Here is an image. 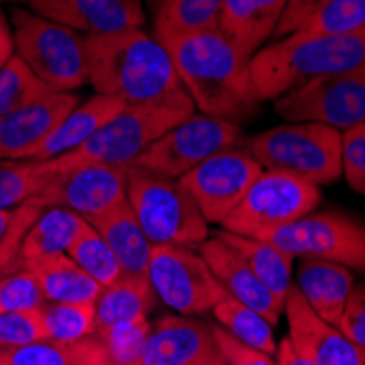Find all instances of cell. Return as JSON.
I'll use <instances>...</instances> for the list:
<instances>
[{
  "instance_id": "6da1fadb",
  "label": "cell",
  "mask_w": 365,
  "mask_h": 365,
  "mask_svg": "<svg viewBox=\"0 0 365 365\" xmlns=\"http://www.w3.org/2000/svg\"><path fill=\"white\" fill-rule=\"evenodd\" d=\"M153 38L169 51L186 92L202 114L237 125L256 114L260 96L252 81V57L225 33L212 29Z\"/></svg>"
},
{
  "instance_id": "7a4b0ae2",
  "label": "cell",
  "mask_w": 365,
  "mask_h": 365,
  "mask_svg": "<svg viewBox=\"0 0 365 365\" xmlns=\"http://www.w3.org/2000/svg\"><path fill=\"white\" fill-rule=\"evenodd\" d=\"M88 83L96 94L143 106L186 94L169 51L143 29L86 36Z\"/></svg>"
},
{
  "instance_id": "3957f363",
  "label": "cell",
  "mask_w": 365,
  "mask_h": 365,
  "mask_svg": "<svg viewBox=\"0 0 365 365\" xmlns=\"http://www.w3.org/2000/svg\"><path fill=\"white\" fill-rule=\"evenodd\" d=\"M361 63H365V29L337 36L291 33L252 57V81L260 101H276L311 79Z\"/></svg>"
},
{
  "instance_id": "277c9868",
  "label": "cell",
  "mask_w": 365,
  "mask_h": 365,
  "mask_svg": "<svg viewBox=\"0 0 365 365\" xmlns=\"http://www.w3.org/2000/svg\"><path fill=\"white\" fill-rule=\"evenodd\" d=\"M195 114L190 94H178L171 98L143 106H125L98 131L71 153L51 160L55 167L73 164H108V167H131L140 153H145L160 136L171 127Z\"/></svg>"
},
{
  "instance_id": "5b68a950",
  "label": "cell",
  "mask_w": 365,
  "mask_h": 365,
  "mask_svg": "<svg viewBox=\"0 0 365 365\" xmlns=\"http://www.w3.org/2000/svg\"><path fill=\"white\" fill-rule=\"evenodd\" d=\"M344 131L322 123H287L256 134L245 151L264 171H280L317 186L341 178Z\"/></svg>"
},
{
  "instance_id": "8992f818",
  "label": "cell",
  "mask_w": 365,
  "mask_h": 365,
  "mask_svg": "<svg viewBox=\"0 0 365 365\" xmlns=\"http://www.w3.org/2000/svg\"><path fill=\"white\" fill-rule=\"evenodd\" d=\"M127 202L153 245L192 250L210 235L208 221L180 180L127 167Z\"/></svg>"
},
{
  "instance_id": "52a82bcc",
  "label": "cell",
  "mask_w": 365,
  "mask_h": 365,
  "mask_svg": "<svg viewBox=\"0 0 365 365\" xmlns=\"http://www.w3.org/2000/svg\"><path fill=\"white\" fill-rule=\"evenodd\" d=\"M16 55L51 90L73 92L88 81L86 38L24 9L14 11Z\"/></svg>"
},
{
  "instance_id": "ba28073f",
  "label": "cell",
  "mask_w": 365,
  "mask_h": 365,
  "mask_svg": "<svg viewBox=\"0 0 365 365\" xmlns=\"http://www.w3.org/2000/svg\"><path fill=\"white\" fill-rule=\"evenodd\" d=\"M319 202L322 190L317 184L280 171H262L221 225L232 235L262 239L315 212Z\"/></svg>"
},
{
  "instance_id": "9c48e42d",
  "label": "cell",
  "mask_w": 365,
  "mask_h": 365,
  "mask_svg": "<svg viewBox=\"0 0 365 365\" xmlns=\"http://www.w3.org/2000/svg\"><path fill=\"white\" fill-rule=\"evenodd\" d=\"M276 114L289 123H322L339 131L365 123V63L324 75L278 96Z\"/></svg>"
},
{
  "instance_id": "30bf717a",
  "label": "cell",
  "mask_w": 365,
  "mask_h": 365,
  "mask_svg": "<svg viewBox=\"0 0 365 365\" xmlns=\"http://www.w3.org/2000/svg\"><path fill=\"white\" fill-rule=\"evenodd\" d=\"M262 239L289 252L293 258L328 260L365 274V223L350 215L337 210L311 212Z\"/></svg>"
},
{
  "instance_id": "8fae6325",
  "label": "cell",
  "mask_w": 365,
  "mask_h": 365,
  "mask_svg": "<svg viewBox=\"0 0 365 365\" xmlns=\"http://www.w3.org/2000/svg\"><path fill=\"white\" fill-rule=\"evenodd\" d=\"M241 143V125L208 114H192L160 136L131 167L180 180L210 155Z\"/></svg>"
},
{
  "instance_id": "7c38bea8",
  "label": "cell",
  "mask_w": 365,
  "mask_h": 365,
  "mask_svg": "<svg viewBox=\"0 0 365 365\" xmlns=\"http://www.w3.org/2000/svg\"><path fill=\"white\" fill-rule=\"evenodd\" d=\"M149 280L160 300L186 317L212 311L227 295L204 256L180 245H153Z\"/></svg>"
},
{
  "instance_id": "4fadbf2b",
  "label": "cell",
  "mask_w": 365,
  "mask_h": 365,
  "mask_svg": "<svg viewBox=\"0 0 365 365\" xmlns=\"http://www.w3.org/2000/svg\"><path fill=\"white\" fill-rule=\"evenodd\" d=\"M51 167L55 175L38 197L48 208H68L90 223L127 204V169L108 164L55 167L53 162Z\"/></svg>"
},
{
  "instance_id": "5bb4252c",
  "label": "cell",
  "mask_w": 365,
  "mask_h": 365,
  "mask_svg": "<svg viewBox=\"0 0 365 365\" xmlns=\"http://www.w3.org/2000/svg\"><path fill=\"white\" fill-rule=\"evenodd\" d=\"M262 171L264 169L245 149L232 147L197 164L180 178V184L190 192L199 212L210 225L223 223Z\"/></svg>"
},
{
  "instance_id": "9a60e30c",
  "label": "cell",
  "mask_w": 365,
  "mask_h": 365,
  "mask_svg": "<svg viewBox=\"0 0 365 365\" xmlns=\"http://www.w3.org/2000/svg\"><path fill=\"white\" fill-rule=\"evenodd\" d=\"M289 339L309 365H365V350L354 346L341 330L324 322L291 284L284 297Z\"/></svg>"
},
{
  "instance_id": "2e32d148",
  "label": "cell",
  "mask_w": 365,
  "mask_h": 365,
  "mask_svg": "<svg viewBox=\"0 0 365 365\" xmlns=\"http://www.w3.org/2000/svg\"><path fill=\"white\" fill-rule=\"evenodd\" d=\"M138 365H223L215 324L195 317H160L145 341Z\"/></svg>"
},
{
  "instance_id": "e0dca14e",
  "label": "cell",
  "mask_w": 365,
  "mask_h": 365,
  "mask_svg": "<svg viewBox=\"0 0 365 365\" xmlns=\"http://www.w3.org/2000/svg\"><path fill=\"white\" fill-rule=\"evenodd\" d=\"M79 106L73 92H51L0 116V160H29L51 131Z\"/></svg>"
},
{
  "instance_id": "ac0fdd59",
  "label": "cell",
  "mask_w": 365,
  "mask_h": 365,
  "mask_svg": "<svg viewBox=\"0 0 365 365\" xmlns=\"http://www.w3.org/2000/svg\"><path fill=\"white\" fill-rule=\"evenodd\" d=\"M38 16L88 36L140 29L145 11L140 0H29Z\"/></svg>"
},
{
  "instance_id": "d6986e66",
  "label": "cell",
  "mask_w": 365,
  "mask_h": 365,
  "mask_svg": "<svg viewBox=\"0 0 365 365\" xmlns=\"http://www.w3.org/2000/svg\"><path fill=\"white\" fill-rule=\"evenodd\" d=\"M199 254L204 256L210 272L215 274V278L221 282V287L230 297H235V300L260 313L272 326L278 324L284 307L256 278V274L250 269V264L243 260V256L237 250H232L217 232L208 235V239L199 245Z\"/></svg>"
},
{
  "instance_id": "ffe728a7",
  "label": "cell",
  "mask_w": 365,
  "mask_h": 365,
  "mask_svg": "<svg viewBox=\"0 0 365 365\" xmlns=\"http://www.w3.org/2000/svg\"><path fill=\"white\" fill-rule=\"evenodd\" d=\"M295 287L324 322L337 326L354 287V274L337 262L302 258Z\"/></svg>"
},
{
  "instance_id": "44dd1931",
  "label": "cell",
  "mask_w": 365,
  "mask_h": 365,
  "mask_svg": "<svg viewBox=\"0 0 365 365\" xmlns=\"http://www.w3.org/2000/svg\"><path fill=\"white\" fill-rule=\"evenodd\" d=\"M287 3L289 0H223L219 31L247 57H254L274 36Z\"/></svg>"
},
{
  "instance_id": "7402d4cb",
  "label": "cell",
  "mask_w": 365,
  "mask_h": 365,
  "mask_svg": "<svg viewBox=\"0 0 365 365\" xmlns=\"http://www.w3.org/2000/svg\"><path fill=\"white\" fill-rule=\"evenodd\" d=\"M123 108H125V103L114 96L96 94L92 98H88L86 103H79L51 131V134L42 140V145L31 153L29 160L46 162V160H55L63 153L75 151L94 134V131H98V127L106 125Z\"/></svg>"
},
{
  "instance_id": "603a6c76",
  "label": "cell",
  "mask_w": 365,
  "mask_h": 365,
  "mask_svg": "<svg viewBox=\"0 0 365 365\" xmlns=\"http://www.w3.org/2000/svg\"><path fill=\"white\" fill-rule=\"evenodd\" d=\"M90 225L106 239V243L114 252L123 276H149L153 243L145 235L129 202L106 217L90 221Z\"/></svg>"
},
{
  "instance_id": "cb8c5ba5",
  "label": "cell",
  "mask_w": 365,
  "mask_h": 365,
  "mask_svg": "<svg viewBox=\"0 0 365 365\" xmlns=\"http://www.w3.org/2000/svg\"><path fill=\"white\" fill-rule=\"evenodd\" d=\"M155 291L149 276H120L98 293L96 309V333L116 324L147 319L155 304Z\"/></svg>"
},
{
  "instance_id": "d4e9b609",
  "label": "cell",
  "mask_w": 365,
  "mask_h": 365,
  "mask_svg": "<svg viewBox=\"0 0 365 365\" xmlns=\"http://www.w3.org/2000/svg\"><path fill=\"white\" fill-rule=\"evenodd\" d=\"M0 365H112L103 341L96 335L79 341H33L0 348Z\"/></svg>"
},
{
  "instance_id": "484cf974",
  "label": "cell",
  "mask_w": 365,
  "mask_h": 365,
  "mask_svg": "<svg viewBox=\"0 0 365 365\" xmlns=\"http://www.w3.org/2000/svg\"><path fill=\"white\" fill-rule=\"evenodd\" d=\"M83 225L86 219L68 208H46L22 243V269H29L46 258L68 254Z\"/></svg>"
},
{
  "instance_id": "4316f807",
  "label": "cell",
  "mask_w": 365,
  "mask_h": 365,
  "mask_svg": "<svg viewBox=\"0 0 365 365\" xmlns=\"http://www.w3.org/2000/svg\"><path fill=\"white\" fill-rule=\"evenodd\" d=\"M217 235L232 247L237 250L243 260L250 264V269L256 274V278L267 287V291L284 307V297L291 289V274H293V256L274 243L264 239H252L232 235V232H217Z\"/></svg>"
},
{
  "instance_id": "83f0119b",
  "label": "cell",
  "mask_w": 365,
  "mask_h": 365,
  "mask_svg": "<svg viewBox=\"0 0 365 365\" xmlns=\"http://www.w3.org/2000/svg\"><path fill=\"white\" fill-rule=\"evenodd\" d=\"M36 274L46 302L55 304H94L98 293H101V284H98L92 276H88L79 264L68 256H53L38 264L29 267Z\"/></svg>"
},
{
  "instance_id": "f1b7e54d",
  "label": "cell",
  "mask_w": 365,
  "mask_h": 365,
  "mask_svg": "<svg viewBox=\"0 0 365 365\" xmlns=\"http://www.w3.org/2000/svg\"><path fill=\"white\" fill-rule=\"evenodd\" d=\"M223 0H151L153 36L219 29Z\"/></svg>"
},
{
  "instance_id": "f546056e",
  "label": "cell",
  "mask_w": 365,
  "mask_h": 365,
  "mask_svg": "<svg viewBox=\"0 0 365 365\" xmlns=\"http://www.w3.org/2000/svg\"><path fill=\"white\" fill-rule=\"evenodd\" d=\"M53 175L55 171L48 160H0V210H11L38 199Z\"/></svg>"
},
{
  "instance_id": "4dcf8cb0",
  "label": "cell",
  "mask_w": 365,
  "mask_h": 365,
  "mask_svg": "<svg viewBox=\"0 0 365 365\" xmlns=\"http://www.w3.org/2000/svg\"><path fill=\"white\" fill-rule=\"evenodd\" d=\"M215 319L219 322V326L223 330L239 339L241 344L267 352V354H276L278 346H276V337H274V328L272 324L264 319L260 313H256L254 309L245 307L243 302L235 300V297L225 295L223 300L212 309Z\"/></svg>"
},
{
  "instance_id": "1f68e13d",
  "label": "cell",
  "mask_w": 365,
  "mask_h": 365,
  "mask_svg": "<svg viewBox=\"0 0 365 365\" xmlns=\"http://www.w3.org/2000/svg\"><path fill=\"white\" fill-rule=\"evenodd\" d=\"M68 256L101 287H108V284L116 282L123 276L120 264H118L114 252L110 250L106 239L98 235V232L88 221L81 227L75 243L71 245Z\"/></svg>"
},
{
  "instance_id": "d6a6232c",
  "label": "cell",
  "mask_w": 365,
  "mask_h": 365,
  "mask_svg": "<svg viewBox=\"0 0 365 365\" xmlns=\"http://www.w3.org/2000/svg\"><path fill=\"white\" fill-rule=\"evenodd\" d=\"M51 90L29 66L14 53L0 66V116L51 94Z\"/></svg>"
},
{
  "instance_id": "836d02e7",
  "label": "cell",
  "mask_w": 365,
  "mask_h": 365,
  "mask_svg": "<svg viewBox=\"0 0 365 365\" xmlns=\"http://www.w3.org/2000/svg\"><path fill=\"white\" fill-rule=\"evenodd\" d=\"M44 339L51 341H79L96 335L94 304H55L46 302L42 309Z\"/></svg>"
},
{
  "instance_id": "e575fe53",
  "label": "cell",
  "mask_w": 365,
  "mask_h": 365,
  "mask_svg": "<svg viewBox=\"0 0 365 365\" xmlns=\"http://www.w3.org/2000/svg\"><path fill=\"white\" fill-rule=\"evenodd\" d=\"M149 333L151 324L147 319H140L106 328L101 333H96V337L103 341L112 365H138Z\"/></svg>"
},
{
  "instance_id": "d590c367",
  "label": "cell",
  "mask_w": 365,
  "mask_h": 365,
  "mask_svg": "<svg viewBox=\"0 0 365 365\" xmlns=\"http://www.w3.org/2000/svg\"><path fill=\"white\" fill-rule=\"evenodd\" d=\"M361 29H365V0H335L295 33L337 36V33H352Z\"/></svg>"
},
{
  "instance_id": "8d00e7d4",
  "label": "cell",
  "mask_w": 365,
  "mask_h": 365,
  "mask_svg": "<svg viewBox=\"0 0 365 365\" xmlns=\"http://www.w3.org/2000/svg\"><path fill=\"white\" fill-rule=\"evenodd\" d=\"M44 291L31 269H20L0 280V311H40Z\"/></svg>"
},
{
  "instance_id": "74e56055",
  "label": "cell",
  "mask_w": 365,
  "mask_h": 365,
  "mask_svg": "<svg viewBox=\"0 0 365 365\" xmlns=\"http://www.w3.org/2000/svg\"><path fill=\"white\" fill-rule=\"evenodd\" d=\"M44 339L40 311H0V348H16Z\"/></svg>"
},
{
  "instance_id": "f35d334b",
  "label": "cell",
  "mask_w": 365,
  "mask_h": 365,
  "mask_svg": "<svg viewBox=\"0 0 365 365\" xmlns=\"http://www.w3.org/2000/svg\"><path fill=\"white\" fill-rule=\"evenodd\" d=\"M341 175L348 186L365 197V123L341 136Z\"/></svg>"
},
{
  "instance_id": "ab89813d",
  "label": "cell",
  "mask_w": 365,
  "mask_h": 365,
  "mask_svg": "<svg viewBox=\"0 0 365 365\" xmlns=\"http://www.w3.org/2000/svg\"><path fill=\"white\" fill-rule=\"evenodd\" d=\"M337 328L354 346L365 350V280L354 282Z\"/></svg>"
},
{
  "instance_id": "60d3db41",
  "label": "cell",
  "mask_w": 365,
  "mask_h": 365,
  "mask_svg": "<svg viewBox=\"0 0 365 365\" xmlns=\"http://www.w3.org/2000/svg\"><path fill=\"white\" fill-rule=\"evenodd\" d=\"M215 339H217V346L225 365H278L272 354L241 344L221 326H215Z\"/></svg>"
},
{
  "instance_id": "b9f144b4",
  "label": "cell",
  "mask_w": 365,
  "mask_h": 365,
  "mask_svg": "<svg viewBox=\"0 0 365 365\" xmlns=\"http://www.w3.org/2000/svg\"><path fill=\"white\" fill-rule=\"evenodd\" d=\"M335 0H289L282 18L274 31V38H287L291 33L300 31L311 18H315L322 9H326L328 5H333Z\"/></svg>"
},
{
  "instance_id": "7bdbcfd3",
  "label": "cell",
  "mask_w": 365,
  "mask_h": 365,
  "mask_svg": "<svg viewBox=\"0 0 365 365\" xmlns=\"http://www.w3.org/2000/svg\"><path fill=\"white\" fill-rule=\"evenodd\" d=\"M16 46H14V33L3 16V11H0V66H3L11 55H14Z\"/></svg>"
},
{
  "instance_id": "ee69618b",
  "label": "cell",
  "mask_w": 365,
  "mask_h": 365,
  "mask_svg": "<svg viewBox=\"0 0 365 365\" xmlns=\"http://www.w3.org/2000/svg\"><path fill=\"white\" fill-rule=\"evenodd\" d=\"M276 354H278V356H276V359H278V361H276L278 365H309L300 354L295 352V348L291 346V339H289V337H284V339L280 341V348L276 350Z\"/></svg>"
},
{
  "instance_id": "f6af8a7d",
  "label": "cell",
  "mask_w": 365,
  "mask_h": 365,
  "mask_svg": "<svg viewBox=\"0 0 365 365\" xmlns=\"http://www.w3.org/2000/svg\"><path fill=\"white\" fill-rule=\"evenodd\" d=\"M11 217H14V208L11 210H0V241H3L5 235H7V227L11 223Z\"/></svg>"
},
{
  "instance_id": "bcb514c9",
  "label": "cell",
  "mask_w": 365,
  "mask_h": 365,
  "mask_svg": "<svg viewBox=\"0 0 365 365\" xmlns=\"http://www.w3.org/2000/svg\"><path fill=\"white\" fill-rule=\"evenodd\" d=\"M0 280H3V276H0Z\"/></svg>"
},
{
  "instance_id": "7dc6e473",
  "label": "cell",
  "mask_w": 365,
  "mask_h": 365,
  "mask_svg": "<svg viewBox=\"0 0 365 365\" xmlns=\"http://www.w3.org/2000/svg\"><path fill=\"white\" fill-rule=\"evenodd\" d=\"M223 365H225V363H223Z\"/></svg>"
}]
</instances>
